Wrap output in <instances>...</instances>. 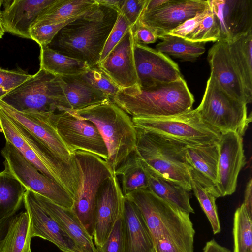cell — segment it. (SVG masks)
<instances>
[{"label": "cell", "mask_w": 252, "mask_h": 252, "mask_svg": "<svg viewBox=\"0 0 252 252\" xmlns=\"http://www.w3.org/2000/svg\"><path fill=\"white\" fill-rule=\"evenodd\" d=\"M125 197L142 213L156 252H193L195 232L189 214L172 207L148 188L136 190Z\"/></svg>", "instance_id": "1"}, {"label": "cell", "mask_w": 252, "mask_h": 252, "mask_svg": "<svg viewBox=\"0 0 252 252\" xmlns=\"http://www.w3.org/2000/svg\"><path fill=\"white\" fill-rule=\"evenodd\" d=\"M118 12L96 2L87 12L63 27L48 46L61 54L85 62L89 67H95L99 62Z\"/></svg>", "instance_id": "2"}, {"label": "cell", "mask_w": 252, "mask_h": 252, "mask_svg": "<svg viewBox=\"0 0 252 252\" xmlns=\"http://www.w3.org/2000/svg\"><path fill=\"white\" fill-rule=\"evenodd\" d=\"M111 101L131 117H156L190 110L194 99L182 77L144 88L134 86L120 90Z\"/></svg>", "instance_id": "3"}, {"label": "cell", "mask_w": 252, "mask_h": 252, "mask_svg": "<svg viewBox=\"0 0 252 252\" xmlns=\"http://www.w3.org/2000/svg\"><path fill=\"white\" fill-rule=\"evenodd\" d=\"M0 132L7 142L44 175L55 181L73 197L79 185L76 162L68 165L57 158L39 140L0 108Z\"/></svg>", "instance_id": "4"}, {"label": "cell", "mask_w": 252, "mask_h": 252, "mask_svg": "<svg viewBox=\"0 0 252 252\" xmlns=\"http://www.w3.org/2000/svg\"><path fill=\"white\" fill-rule=\"evenodd\" d=\"M73 111L97 126L107 149V162L114 172L136 148L137 130L132 118L111 100Z\"/></svg>", "instance_id": "5"}, {"label": "cell", "mask_w": 252, "mask_h": 252, "mask_svg": "<svg viewBox=\"0 0 252 252\" xmlns=\"http://www.w3.org/2000/svg\"><path fill=\"white\" fill-rule=\"evenodd\" d=\"M136 130L135 151L144 168L191 191L186 145L159 134Z\"/></svg>", "instance_id": "6"}, {"label": "cell", "mask_w": 252, "mask_h": 252, "mask_svg": "<svg viewBox=\"0 0 252 252\" xmlns=\"http://www.w3.org/2000/svg\"><path fill=\"white\" fill-rule=\"evenodd\" d=\"M0 99L21 112L49 113L71 110L61 77L41 69Z\"/></svg>", "instance_id": "7"}, {"label": "cell", "mask_w": 252, "mask_h": 252, "mask_svg": "<svg viewBox=\"0 0 252 252\" xmlns=\"http://www.w3.org/2000/svg\"><path fill=\"white\" fill-rule=\"evenodd\" d=\"M131 118L136 129L159 134L186 146L216 143L221 135L202 120L196 108L168 116Z\"/></svg>", "instance_id": "8"}, {"label": "cell", "mask_w": 252, "mask_h": 252, "mask_svg": "<svg viewBox=\"0 0 252 252\" xmlns=\"http://www.w3.org/2000/svg\"><path fill=\"white\" fill-rule=\"evenodd\" d=\"M196 109L202 120L220 133L232 131L242 137L252 121L247 104L225 92L211 73Z\"/></svg>", "instance_id": "9"}, {"label": "cell", "mask_w": 252, "mask_h": 252, "mask_svg": "<svg viewBox=\"0 0 252 252\" xmlns=\"http://www.w3.org/2000/svg\"><path fill=\"white\" fill-rule=\"evenodd\" d=\"M72 154L77 166L79 185L72 210L93 237L98 192L103 182L114 174L107 161L94 154L83 151Z\"/></svg>", "instance_id": "10"}, {"label": "cell", "mask_w": 252, "mask_h": 252, "mask_svg": "<svg viewBox=\"0 0 252 252\" xmlns=\"http://www.w3.org/2000/svg\"><path fill=\"white\" fill-rule=\"evenodd\" d=\"M48 118L70 154L83 151L108 160L105 143L97 126L72 110L47 113Z\"/></svg>", "instance_id": "11"}, {"label": "cell", "mask_w": 252, "mask_h": 252, "mask_svg": "<svg viewBox=\"0 0 252 252\" xmlns=\"http://www.w3.org/2000/svg\"><path fill=\"white\" fill-rule=\"evenodd\" d=\"M1 153L4 158V166L27 190L42 195L60 206L72 209L74 199L71 195L38 171L11 144L6 141Z\"/></svg>", "instance_id": "12"}, {"label": "cell", "mask_w": 252, "mask_h": 252, "mask_svg": "<svg viewBox=\"0 0 252 252\" xmlns=\"http://www.w3.org/2000/svg\"><path fill=\"white\" fill-rule=\"evenodd\" d=\"M209 7L208 0H169L157 9L143 11L139 21L161 39L187 20Z\"/></svg>", "instance_id": "13"}, {"label": "cell", "mask_w": 252, "mask_h": 252, "mask_svg": "<svg viewBox=\"0 0 252 252\" xmlns=\"http://www.w3.org/2000/svg\"><path fill=\"white\" fill-rule=\"evenodd\" d=\"M125 196L114 174L102 184L97 194L93 238L98 252L124 208Z\"/></svg>", "instance_id": "14"}, {"label": "cell", "mask_w": 252, "mask_h": 252, "mask_svg": "<svg viewBox=\"0 0 252 252\" xmlns=\"http://www.w3.org/2000/svg\"><path fill=\"white\" fill-rule=\"evenodd\" d=\"M0 108L46 146L59 160L68 165L75 163L70 154L50 123L47 113L16 110L0 99Z\"/></svg>", "instance_id": "15"}, {"label": "cell", "mask_w": 252, "mask_h": 252, "mask_svg": "<svg viewBox=\"0 0 252 252\" xmlns=\"http://www.w3.org/2000/svg\"><path fill=\"white\" fill-rule=\"evenodd\" d=\"M219 157L216 186L220 197L236 190L239 173L246 164L243 138L232 131L221 133L217 142Z\"/></svg>", "instance_id": "16"}, {"label": "cell", "mask_w": 252, "mask_h": 252, "mask_svg": "<svg viewBox=\"0 0 252 252\" xmlns=\"http://www.w3.org/2000/svg\"><path fill=\"white\" fill-rule=\"evenodd\" d=\"M134 46L130 28L106 58L96 66L120 90L139 86Z\"/></svg>", "instance_id": "17"}, {"label": "cell", "mask_w": 252, "mask_h": 252, "mask_svg": "<svg viewBox=\"0 0 252 252\" xmlns=\"http://www.w3.org/2000/svg\"><path fill=\"white\" fill-rule=\"evenodd\" d=\"M134 55L139 85L141 88L157 82H174L183 77L178 65L156 49L134 43Z\"/></svg>", "instance_id": "18"}, {"label": "cell", "mask_w": 252, "mask_h": 252, "mask_svg": "<svg viewBox=\"0 0 252 252\" xmlns=\"http://www.w3.org/2000/svg\"><path fill=\"white\" fill-rule=\"evenodd\" d=\"M23 203L30 220L32 237H39L63 252H83L60 224L42 207L33 192L27 190Z\"/></svg>", "instance_id": "19"}, {"label": "cell", "mask_w": 252, "mask_h": 252, "mask_svg": "<svg viewBox=\"0 0 252 252\" xmlns=\"http://www.w3.org/2000/svg\"><path fill=\"white\" fill-rule=\"evenodd\" d=\"M220 30L219 40L232 41L252 31V0H208Z\"/></svg>", "instance_id": "20"}, {"label": "cell", "mask_w": 252, "mask_h": 252, "mask_svg": "<svg viewBox=\"0 0 252 252\" xmlns=\"http://www.w3.org/2000/svg\"><path fill=\"white\" fill-rule=\"evenodd\" d=\"M57 0H3L0 18L5 32L30 39V32L37 20Z\"/></svg>", "instance_id": "21"}, {"label": "cell", "mask_w": 252, "mask_h": 252, "mask_svg": "<svg viewBox=\"0 0 252 252\" xmlns=\"http://www.w3.org/2000/svg\"><path fill=\"white\" fill-rule=\"evenodd\" d=\"M211 73L225 92L246 104L252 102L247 96L243 83L231 60L228 42L216 41L208 53Z\"/></svg>", "instance_id": "22"}, {"label": "cell", "mask_w": 252, "mask_h": 252, "mask_svg": "<svg viewBox=\"0 0 252 252\" xmlns=\"http://www.w3.org/2000/svg\"><path fill=\"white\" fill-rule=\"evenodd\" d=\"M123 216L124 252H156L151 234L142 213L126 197Z\"/></svg>", "instance_id": "23"}, {"label": "cell", "mask_w": 252, "mask_h": 252, "mask_svg": "<svg viewBox=\"0 0 252 252\" xmlns=\"http://www.w3.org/2000/svg\"><path fill=\"white\" fill-rule=\"evenodd\" d=\"M33 193L42 207L60 224L83 252H99L93 237L71 209L60 206L42 195Z\"/></svg>", "instance_id": "24"}, {"label": "cell", "mask_w": 252, "mask_h": 252, "mask_svg": "<svg viewBox=\"0 0 252 252\" xmlns=\"http://www.w3.org/2000/svg\"><path fill=\"white\" fill-rule=\"evenodd\" d=\"M60 77L72 110L82 109L111 100L106 95L92 85L85 78L83 74L77 76Z\"/></svg>", "instance_id": "25"}, {"label": "cell", "mask_w": 252, "mask_h": 252, "mask_svg": "<svg viewBox=\"0 0 252 252\" xmlns=\"http://www.w3.org/2000/svg\"><path fill=\"white\" fill-rule=\"evenodd\" d=\"M228 42L233 65L248 99L252 101V31Z\"/></svg>", "instance_id": "26"}, {"label": "cell", "mask_w": 252, "mask_h": 252, "mask_svg": "<svg viewBox=\"0 0 252 252\" xmlns=\"http://www.w3.org/2000/svg\"><path fill=\"white\" fill-rule=\"evenodd\" d=\"M145 169L148 174V188L153 193L183 212L194 213L189 202V191L179 184Z\"/></svg>", "instance_id": "27"}, {"label": "cell", "mask_w": 252, "mask_h": 252, "mask_svg": "<svg viewBox=\"0 0 252 252\" xmlns=\"http://www.w3.org/2000/svg\"><path fill=\"white\" fill-rule=\"evenodd\" d=\"M0 172V226L19 209L26 188L4 166Z\"/></svg>", "instance_id": "28"}, {"label": "cell", "mask_w": 252, "mask_h": 252, "mask_svg": "<svg viewBox=\"0 0 252 252\" xmlns=\"http://www.w3.org/2000/svg\"><path fill=\"white\" fill-rule=\"evenodd\" d=\"M39 59V69L61 77L79 75L89 68L85 62L61 54L48 46L40 47Z\"/></svg>", "instance_id": "29"}, {"label": "cell", "mask_w": 252, "mask_h": 252, "mask_svg": "<svg viewBox=\"0 0 252 252\" xmlns=\"http://www.w3.org/2000/svg\"><path fill=\"white\" fill-rule=\"evenodd\" d=\"M185 151L189 164L216 185L219 157L217 143L205 146H186Z\"/></svg>", "instance_id": "30"}, {"label": "cell", "mask_w": 252, "mask_h": 252, "mask_svg": "<svg viewBox=\"0 0 252 252\" xmlns=\"http://www.w3.org/2000/svg\"><path fill=\"white\" fill-rule=\"evenodd\" d=\"M4 237L0 240V252H26L32 238L29 216L22 212L8 222Z\"/></svg>", "instance_id": "31"}, {"label": "cell", "mask_w": 252, "mask_h": 252, "mask_svg": "<svg viewBox=\"0 0 252 252\" xmlns=\"http://www.w3.org/2000/svg\"><path fill=\"white\" fill-rule=\"evenodd\" d=\"M120 177L121 189L124 196L127 194L149 187L147 171L135 150L114 172Z\"/></svg>", "instance_id": "32"}, {"label": "cell", "mask_w": 252, "mask_h": 252, "mask_svg": "<svg viewBox=\"0 0 252 252\" xmlns=\"http://www.w3.org/2000/svg\"><path fill=\"white\" fill-rule=\"evenodd\" d=\"M96 3L95 0H57L32 27L57 24L81 15Z\"/></svg>", "instance_id": "33"}, {"label": "cell", "mask_w": 252, "mask_h": 252, "mask_svg": "<svg viewBox=\"0 0 252 252\" xmlns=\"http://www.w3.org/2000/svg\"><path fill=\"white\" fill-rule=\"evenodd\" d=\"M156 46V50L180 59L194 61L205 51L206 42H194L185 38L167 34Z\"/></svg>", "instance_id": "34"}, {"label": "cell", "mask_w": 252, "mask_h": 252, "mask_svg": "<svg viewBox=\"0 0 252 252\" xmlns=\"http://www.w3.org/2000/svg\"><path fill=\"white\" fill-rule=\"evenodd\" d=\"M233 233L234 252H252V217L243 204L235 212Z\"/></svg>", "instance_id": "35"}, {"label": "cell", "mask_w": 252, "mask_h": 252, "mask_svg": "<svg viewBox=\"0 0 252 252\" xmlns=\"http://www.w3.org/2000/svg\"><path fill=\"white\" fill-rule=\"evenodd\" d=\"M189 172L191 179V190L193 191L201 208L207 217L213 233L218 234L221 231V228L215 203L216 198L196 178L192 173L189 171Z\"/></svg>", "instance_id": "36"}, {"label": "cell", "mask_w": 252, "mask_h": 252, "mask_svg": "<svg viewBox=\"0 0 252 252\" xmlns=\"http://www.w3.org/2000/svg\"><path fill=\"white\" fill-rule=\"evenodd\" d=\"M220 30L216 15L212 12L185 39L194 42L217 41Z\"/></svg>", "instance_id": "37"}, {"label": "cell", "mask_w": 252, "mask_h": 252, "mask_svg": "<svg viewBox=\"0 0 252 252\" xmlns=\"http://www.w3.org/2000/svg\"><path fill=\"white\" fill-rule=\"evenodd\" d=\"M81 15L57 24L32 27L30 32L31 39L35 41L40 47L48 46L63 27Z\"/></svg>", "instance_id": "38"}, {"label": "cell", "mask_w": 252, "mask_h": 252, "mask_svg": "<svg viewBox=\"0 0 252 252\" xmlns=\"http://www.w3.org/2000/svg\"><path fill=\"white\" fill-rule=\"evenodd\" d=\"M83 75L92 85L106 95L111 100L120 90L97 66L89 67Z\"/></svg>", "instance_id": "39"}, {"label": "cell", "mask_w": 252, "mask_h": 252, "mask_svg": "<svg viewBox=\"0 0 252 252\" xmlns=\"http://www.w3.org/2000/svg\"><path fill=\"white\" fill-rule=\"evenodd\" d=\"M131 27L126 18L118 12L117 20L105 43L99 63L106 58Z\"/></svg>", "instance_id": "40"}, {"label": "cell", "mask_w": 252, "mask_h": 252, "mask_svg": "<svg viewBox=\"0 0 252 252\" xmlns=\"http://www.w3.org/2000/svg\"><path fill=\"white\" fill-rule=\"evenodd\" d=\"M123 214V210L99 252H124Z\"/></svg>", "instance_id": "41"}, {"label": "cell", "mask_w": 252, "mask_h": 252, "mask_svg": "<svg viewBox=\"0 0 252 252\" xmlns=\"http://www.w3.org/2000/svg\"><path fill=\"white\" fill-rule=\"evenodd\" d=\"M32 75L20 68L9 70L0 67V87L7 93L22 84Z\"/></svg>", "instance_id": "42"}, {"label": "cell", "mask_w": 252, "mask_h": 252, "mask_svg": "<svg viewBox=\"0 0 252 252\" xmlns=\"http://www.w3.org/2000/svg\"><path fill=\"white\" fill-rule=\"evenodd\" d=\"M147 0H125L119 12L122 13L131 27L139 20Z\"/></svg>", "instance_id": "43"}, {"label": "cell", "mask_w": 252, "mask_h": 252, "mask_svg": "<svg viewBox=\"0 0 252 252\" xmlns=\"http://www.w3.org/2000/svg\"><path fill=\"white\" fill-rule=\"evenodd\" d=\"M212 11L209 7L204 11L197 14L194 17L187 20L171 31L168 34L185 38Z\"/></svg>", "instance_id": "44"}, {"label": "cell", "mask_w": 252, "mask_h": 252, "mask_svg": "<svg viewBox=\"0 0 252 252\" xmlns=\"http://www.w3.org/2000/svg\"><path fill=\"white\" fill-rule=\"evenodd\" d=\"M134 43L146 45L153 43L158 39L157 35L138 21L131 27Z\"/></svg>", "instance_id": "45"}, {"label": "cell", "mask_w": 252, "mask_h": 252, "mask_svg": "<svg viewBox=\"0 0 252 252\" xmlns=\"http://www.w3.org/2000/svg\"><path fill=\"white\" fill-rule=\"evenodd\" d=\"M243 205L249 215L252 217V180L250 179L246 186Z\"/></svg>", "instance_id": "46"}, {"label": "cell", "mask_w": 252, "mask_h": 252, "mask_svg": "<svg viewBox=\"0 0 252 252\" xmlns=\"http://www.w3.org/2000/svg\"><path fill=\"white\" fill-rule=\"evenodd\" d=\"M203 252H231V251L219 244L214 239H212L206 243Z\"/></svg>", "instance_id": "47"}, {"label": "cell", "mask_w": 252, "mask_h": 252, "mask_svg": "<svg viewBox=\"0 0 252 252\" xmlns=\"http://www.w3.org/2000/svg\"><path fill=\"white\" fill-rule=\"evenodd\" d=\"M125 0H95L96 2L101 5H106L116 9L118 12L120 10Z\"/></svg>", "instance_id": "48"}, {"label": "cell", "mask_w": 252, "mask_h": 252, "mask_svg": "<svg viewBox=\"0 0 252 252\" xmlns=\"http://www.w3.org/2000/svg\"><path fill=\"white\" fill-rule=\"evenodd\" d=\"M168 1L169 0H147L143 11H149L157 9Z\"/></svg>", "instance_id": "49"}, {"label": "cell", "mask_w": 252, "mask_h": 252, "mask_svg": "<svg viewBox=\"0 0 252 252\" xmlns=\"http://www.w3.org/2000/svg\"><path fill=\"white\" fill-rule=\"evenodd\" d=\"M5 32V30L4 29V27L3 26L2 23L1 21L0 18V39H1L3 37Z\"/></svg>", "instance_id": "50"}, {"label": "cell", "mask_w": 252, "mask_h": 252, "mask_svg": "<svg viewBox=\"0 0 252 252\" xmlns=\"http://www.w3.org/2000/svg\"><path fill=\"white\" fill-rule=\"evenodd\" d=\"M6 94H7V92H5L4 90H3L0 87V98H1L2 96H3Z\"/></svg>", "instance_id": "51"}, {"label": "cell", "mask_w": 252, "mask_h": 252, "mask_svg": "<svg viewBox=\"0 0 252 252\" xmlns=\"http://www.w3.org/2000/svg\"><path fill=\"white\" fill-rule=\"evenodd\" d=\"M26 252H32L31 250V247L29 248L26 251Z\"/></svg>", "instance_id": "52"}, {"label": "cell", "mask_w": 252, "mask_h": 252, "mask_svg": "<svg viewBox=\"0 0 252 252\" xmlns=\"http://www.w3.org/2000/svg\"><path fill=\"white\" fill-rule=\"evenodd\" d=\"M1 226H0V233H1Z\"/></svg>", "instance_id": "53"}]
</instances>
